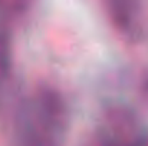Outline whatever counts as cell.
I'll return each instance as SVG.
<instances>
[{
  "label": "cell",
  "mask_w": 148,
  "mask_h": 146,
  "mask_svg": "<svg viewBox=\"0 0 148 146\" xmlns=\"http://www.w3.org/2000/svg\"><path fill=\"white\" fill-rule=\"evenodd\" d=\"M10 69V45L4 35L0 33V76H4Z\"/></svg>",
  "instance_id": "cell-1"
}]
</instances>
